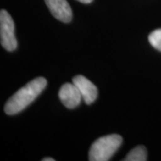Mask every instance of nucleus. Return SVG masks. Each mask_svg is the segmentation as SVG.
<instances>
[{"label":"nucleus","mask_w":161,"mask_h":161,"mask_svg":"<svg viewBox=\"0 0 161 161\" xmlns=\"http://www.w3.org/2000/svg\"><path fill=\"white\" fill-rule=\"evenodd\" d=\"M47 81L44 77H38L22 87L8 99L5 106V112L7 115H15L23 111L35 98L44 91Z\"/></svg>","instance_id":"obj_1"},{"label":"nucleus","mask_w":161,"mask_h":161,"mask_svg":"<svg viewBox=\"0 0 161 161\" xmlns=\"http://www.w3.org/2000/svg\"><path fill=\"white\" fill-rule=\"evenodd\" d=\"M123 139L118 134L102 136L95 141L89 151V160L108 161L113 157L122 144Z\"/></svg>","instance_id":"obj_2"},{"label":"nucleus","mask_w":161,"mask_h":161,"mask_svg":"<svg viewBox=\"0 0 161 161\" xmlns=\"http://www.w3.org/2000/svg\"><path fill=\"white\" fill-rule=\"evenodd\" d=\"M149 41L150 45L156 49L161 51V29L155 30L149 36Z\"/></svg>","instance_id":"obj_8"},{"label":"nucleus","mask_w":161,"mask_h":161,"mask_svg":"<svg viewBox=\"0 0 161 161\" xmlns=\"http://www.w3.org/2000/svg\"><path fill=\"white\" fill-rule=\"evenodd\" d=\"M58 96L61 102L67 108H75L80 105V101L82 100L80 92L74 82L64 83L63 86H61Z\"/></svg>","instance_id":"obj_5"},{"label":"nucleus","mask_w":161,"mask_h":161,"mask_svg":"<svg viewBox=\"0 0 161 161\" xmlns=\"http://www.w3.org/2000/svg\"><path fill=\"white\" fill-rule=\"evenodd\" d=\"M77 1H79L80 3H83V4H89V3L92 2V0H77Z\"/></svg>","instance_id":"obj_9"},{"label":"nucleus","mask_w":161,"mask_h":161,"mask_svg":"<svg viewBox=\"0 0 161 161\" xmlns=\"http://www.w3.org/2000/svg\"><path fill=\"white\" fill-rule=\"evenodd\" d=\"M124 161H146L147 160V150L143 146H137L126 155L123 159Z\"/></svg>","instance_id":"obj_7"},{"label":"nucleus","mask_w":161,"mask_h":161,"mask_svg":"<svg viewBox=\"0 0 161 161\" xmlns=\"http://www.w3.org/2000/svg\"><path fill=\"white\" fill-rule=\"evenodd\" d=\"M0 39L1 45L7 51H14L17 47V40L14 34V23L9 13L0 12Z\"/></svg>","instance_id":"obj_3"},{"label":"nucleus","mask_w":161,"mask_h":161,"mask_svg":"<svg viewBox=\"0 0 161 161\" xmlns=\"http://www.w3.org/2000/svg\"><path fill=\"white\" fill-rule=\"evenodd\" d=\"M52 15L63 23H69L73 12L66 0H44Z\"/></svg>","instance_id":"obj_6"},{"label":"nucleus","mask_w":161,"mask_h":161,"mask_svg":"<svg viewBox=\"0 0 161 161\" xmlns=\"http://www.w3.org/2000/svg\"><path fill=\"white\" fill-rule=\"evenodd\" d=\"M73 82L78 88L82 100L87 104L93 103L98 98V89L89 79L82 75H77L74 77Z\"/></svg>","instance_id":"obj_4"},{"label":"nucleus","mask_w":161,"mask_h":161,"mask_svg":"<svg viewBox=\"0 0 161 161\" xmlns=\"http://www.w3.org/2000/svg\"><path fill=\"white\" fill-rule=\"evenodd\" d=\"M42 161H55L54 158H43Z\"/></svg>","instance_id":"obj_10"}]
</instances>
